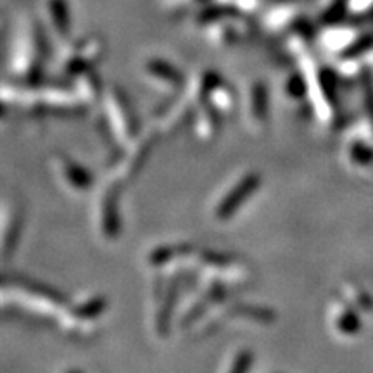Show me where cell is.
Wrapping results in <instances>:
<instances>
[{
	"instance_id": "obj_1",
	"label": "cell",
	"mask_w": 373,
	"mask_h": 373,
	"mask_svg": "<svg viewBox=\"0 0 373 373\" xmlns=\"http://www.w3.org/2000/svg\"><path fill=\"white\" fill-rule=\"evenodd\" d=\"M47 19L59 38H68L71 33V11L68 0H47Z\"/></svg>"
}]
</instances>
